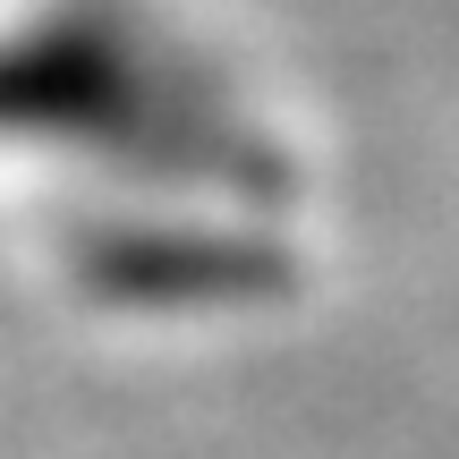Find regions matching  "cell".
<instances>
[{
  "label": "cell",
  "mask_w": 459,
  "mask_h": 459,
  "mask_svg": "<svg viewBox=\"0 0 459 459\" xmlns=\"http://www.w3.org/2000/svg\"><path fill=\"white\" fill-rule=\"evenodd\" d=\"M0 136H51L111 162L196 179L221 196H273L281 162L247 119H230L187 68L136 43L119 17H51L0 43Z\"/></svg>",
  "instance_id": "obj_1"
},
{
  "label": "cell",
  "mask_w": 459,
  "mask_h": 459,
  "mask_svg": "<svg viewBox=\"0 0 459 459\" xmlns=\"http://www.w3.org/2000/svg\"><path fill=\"white\" fill-rule=\"evenodd\" d=\"M77 281L119 315H230L298 281L290 247L221 221H111L77 238Z\"/></svg>",
  "instance_id": "obj_2"
}]
</instances>
